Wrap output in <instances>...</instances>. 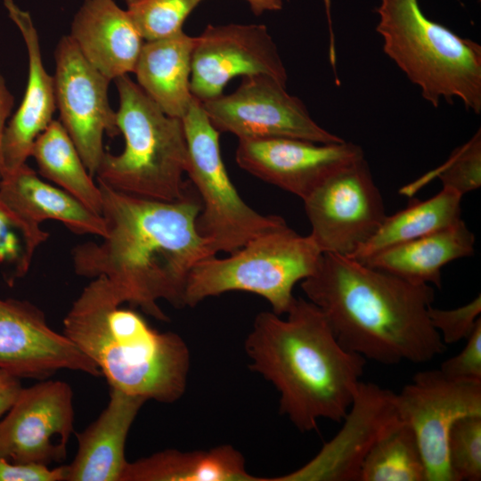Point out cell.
Here are the masks:
<instances>
[{
  "label": "cell",
  "mask_w": 481,
  "mask_h": 481,
  "mask_svg": "<svg viewBox=\"0 0 481 481\" xmlns=\"http://www.w3.org/2000/svg\"><path fill=\"white\" fill-rule=\"evenodd\" d=\"M106 235L72 250L74 271L94 279L104 276L121 301L167 322L159 306L164 299L184 307L192 269L216 256L197 229L201 200L188 189L176 201L153 200L126 194L97 181Z\"/></svg>",
  "instance_id": "6da1fadb"
},
{
  "label": "cell",
  "mask_w": 481,
  "mask_h": 481,
  "mask_svg": "<svg viewBox=\"0 0 481 481\" xmlns=\"http://www.w3.org/2000/svg\"><path fill=\"white\" fill-rule=\"evenodd\" d=\"M301 288L323 313L339 344L365 359L387 365L423 363L445 348L428 317L435 290L428 283L322 253Z\"/></svg>",
  "instance_id": "7a4b0ae2"
},
{
  "label": "cell",
  "mask_w": 481,
  "mask_h": 481,
  "mask_svg": "<svg viewBox=\"0 0 481 481\" xmlns=\"http://www.w3.org/2000/svg\"><path fill=\"white\" fill-rule=\"evenodd\" d=\"M286 314H257L244 343L249 368L273 385L281 413L300 431L315 429L320 419L341 422L366 359L339 344L323 313L308 299L295 298Z\"/></svg>",
  "instance_id": "3957f363"
},
{
  "label": "cell",
  "mask_w": 481,
  "mask_h": 481,
  "mask_svg": "<svg viewBox=\"0 0 481 481\" xmlns=\"http://www.w3.org/2000/svg\"><path fill=\"white\" fill-rule=\"evenodd\" d=\"M122 305L107 278L91 279L65 315L63 334L96 363L110 387L146 401H177L190 370L186 343Z\"/></svg>",
  "instance_id": "277c9868"
},
{
  "label": "cell",
  "mask_w": 481,
  "mask_h": 481,
  "mask_svg": "<svg viewBox=\"0 0 481 481\" xmlns=\"http://www.w3.org/2000/svg\"><path fill=\"white\" fill-rule=\"evenodd\" d=\"M376 30L384 53L434 107L459 99L481 112V45L429 20L418 0H379Z\"/></svg>",
  "instance_id": "5b68a950"
},
{
  "label": "cell",
  "mask_w": 481,
  "mask_h": 481,
  "mask_svg": "<svg viewBox=\"0 0 481 481\" xmlns=\"http://www.w3.org/2000/svg\"><path fill=\"white\" fill-rule=\"evenodd\" d=\"M118 126L125 140L119 154L105 151L97 181L139 198L176 201L186 193L183 176L188 149L181 118L170 117L128 75L115 80Z\"/></svg>",
  "instance_id": "8992f818"
},
{
  "label": "cell",
  "mask_w": 481,
  "mask_h": 481,
  "mask_svg": "<svg viewBox=\"0 0 481 481\" xmlns=\"http://www.w3.org/2000/svg\"><path fill=\"white\" fill-rule=\"evenodd\" d=\"M322 254L309 235L298 234L285 223L224 258L213 256L200 261L189 274L184 306L225 292L244 291L264 298L281 316L295 298L294 286L314 273Z\"/></svg>",
  "instance_id": "52a82bcc"
},
{
  "label": "cell",
  "mask_w": 481,
  "mask_h": 481,
  "mask_svg": "<svg viewBox=\"0 0 481 481\" xmlns=\"http://www.w3.org/2000/svg\"><path fill=\"white\" fill-rule=\"evenodd\" d=\"M181 119L188 149L186 174L202 205L197 229L213 250L233 253L252 239L284 224L281 216H264L239 195L222 159L220 133L198 99L193 97Z\"/></svg>",
  "instance_id": "ba28073f"
},
{
  "label": "cell",
  "mask_w": 481,
  "mask_h": 481,
  "mask_svg": "<svg viewBox=\"0 0 481 481\" xmlns=\"http://www.w3.org/2000/svg\"><path fill=\"white\" fill-rule=\"evenodd\" d=\"M219 132L241 139L289 137L319 143L344 142L310 116L304 102L286 85L264 74L242 77L232 94L200 102Z\"/></svg>",
  "instance_id": "9c48e42d"
},
{
  "label": "cell",
  "mask_w": 481,
  "mask_h": 481,
  "mask_svg": "<svg viewBox=\"0 0 481 481\" xmlns=\"http://www.w3.org/2000/svg\"><path fill=\"white\" fill-rule=\"evenodd\" d=\"M303 201L309 236L322 253L352 256L387 216L364 158L336 172Z\"/></svg>",
  "instance_id": "30bf717a"
},
{
  "label": "cell",
  "mask_w": 481,
  "mask_h": 481,
  "mask_svg": "<svg viewBox=\"0 0 481 481\" xmlns=\"http://www.w3.org/2000/svg\"><path fill=\"white\" fill-rule=\"evenodd\" d=\"M401 420L413 430L426 467L427 481H454L448 437L460 418L481 415V383L448 379L440 370L417 372L396 394Z\"/></svg>",
  "instance_id": "8fae6325"
},
{
  "label": "cell",
  "mask_w": 481,
  "mask_h": 481,
  "mask_svg": "<svg viewBox=\"0 0 481 481\" xmlns=\"http://www.w3.org/2000/svg\"><path fill=\"white\" fill-rule=\"evenodd\" d=\"M56 110L86 167L96 175L105 153L103 136L120 134L110 107L111 82L83 56L72 38L63 36L54 50Z\"/></svg>",
  "instance_id": "7c38bea8"
},
{
  "label": "cell",
  "mask_w": 481,
  "mask_h": 481,
  "mask_svg": "<svg viewBox=\"0 0 481 481\" xmlns=\"http://www.w3.org/2000/svg\"><path fill=\"white\" fill-rule=\"evenodd\" d=\"M73 391L61 380L21 387L0 420V457L49 466L66 459L74 429Z\"/></svg>",
  "instance_id": "4fadbf2b"
},
{
  "label": "cell",
  "mask_w": 481,
  "mask_h": 481,
  "mask_svg": "<svg viewBox=\"0 0 481 481\" xmlns=\"http://www.w3.org/2000/svg\"><path fill=\"white\" fill-rule=\"evenodd\" d=\"M257 74L285 85L288 77L277 45L265 25H208L194 37L190 87L200 102L222 95L235 77Z\"/></svg>",
  "instance_id": "5bb4252c"
},
{
  "label": "cell",
  "mask_w": 481,
  "mask_h": 481,
  "mask_svg": "<svg viewBox=\"0 0 481 481\" xmlns=\"http://www.w3.org/2000/svg\"><path fill=\"white\" fill-rule=\"evenodd\" d=\"M0 370L20 379L44 380L61 370L102 376L91 358L48 325L40 308L12 298H0Z\"/></svg>",
  "instance_id": "9a60e30c"
},
{
  "label": "cell",
  "mask_w": 481,
  "mask_h": 481,
  "mask_svg": "<svg viewBox=\"0 0 481 481\" xmlns=\"http://www.w3.org/2000/svg\"><path fill=\"white\" fill-rule=\"evenodd\" d=\"M363 158V149L346 141L319 143L289 137L241 139L235 152L240 168L302 200Z\"/></svg>",
  "instance_id": "2e32d148"
},
{
  "label": "cell",
  "mask_w": 481,
  "mask_h": 481,
  "mask_svg": "<svg viewBox=\"0 0 481 481\" xmlns=\"http://www.w3.org/2000/svg\"><path fill=\"white\" fill-rule=\"evenodd\" d=\"M396 394L373 383L360 382L339 432L310 462L271 480H360L365 458L376 443L403 422Z\"/></svg>",
  "instance_id": "e0dca14e"
},
{
  "label": "cell",
  "mask_w": 481,
  "mask_h": 481,
  "mask_svg": "<svg viewBox=\"0 0 481 481\" xmlns=\"http://www.w3.org/2000/svg\"><path fill=\"white\" fill-rule=\"evenodd\" d=\"M4 4L22 36L29 64L22 101L4 134V159L9 171L27 163L36 139L53 120L56 101L53 76L44 66L38 33L29 12L12 0H4Z\"/></svg>",
  "instance_id": "ac0fdd59"
},
{
  "label": "cell",
  "mask_w": 481,
  "mask_h": 481,
  "mask_svg": "<svg viewBox=\"0 0 481 481\" xmlns=\"http://www.w3.org/2000/svg\"><path fill=\"white\" fill-rule=\"evenodd\" d=\"M0 200L9 207L42 241L48 232L40 228L45 220L62 223L76 234L102 238L106 225L102 216L62 189L41 180L27 163L6 171L0 178Z\"/></svg>",
  "instance_id": "d6986e66"
},
{
  "label": "cell",
  "mask_w": 481,
  "mask_h": 481,
  "mask_svg": "<svg viewBox=\"0 0 481 481\" xmlns=\"http://www.w3.org/2000/svg\"><path fill=\"white\" fill-rule=\"evenodd\" d=\"M83 56L110 80L135 71L144 39L113 0H86L69 35Z\"/></svg>",
  "instance_id": "ffe728a7"
},
{
  "label": "cell",
  "mask_w": 481,
  "mask_h": 481,
  "mask_svg": "<svg viewBox=\"0 0 481 481\" xmlns=\"http://www.w3.org/2000/svg\"><path fill=\"white\" fill-rule=\"evenodd\" d=\"M145 402L110 387L107 406L86 429L76 433L77 452L65 465V481H120L127 462L126 437Z\"/></svg>",
  "instance_id": "44dd1931"
},
{
  "label": "cell",
  "mask_w": 481,
  "mask_h": 481,
  "mask_svg": "<svg viewBox=\"0 0 481 481\" xmlns=\"http://www.w3.org/2000/svg\"><path fill=\"white\" fill-rule=\"evenodd\" d=\"M194 37L181 30L144 41L134 73L137 85L167 115L182 118L193 95L191 93Z\"/></svg>",
  "instance_id": "7402d4cb"
},
{
  "label": "cell",
  "mask_w": 481,
  "mask_h": 481,
  "mask_svg": "<svg viewBox=\"0 0 481 481\" xmlns=\"http://www.w3.org/2000/svg\"><path fill=\"white\" fill-rule=\"evenodd\" d=\"M474 234L461 219L423 237L384 249L363 263L418 283L441 288L442 268L474 253Z\"/></svg>",
  "instance_id": "603a6c76"
},
{
  "label": "cell",
  "mask_w": 481,
  "mask_h": 481,
  "mask_svg": "<svg viewBox=\"0 0 481 481\" xmlns=\"http://www.w3.org/2000/svg\"><path fill=\"white\" fill-rule=\"evenodd\" d=\"M261 481L247 472L241 453L229 444L208 451L166 449L126 462L120 481Z\"/></svg>",
  "instance_id": "cb8c5ba5"
},
{
  "label": "cell",
  "mask_w": 481,
  "mask_h": 481,
  "mask_svg": "<svg viewBox=\"0 0 481 481\" xmlns=\"http://www.w3.org/2000/svg\"><path fill=\"white\" fill-rule=\"evenodd\" d=\"M461 199L458 192L442 188L426 200L412 201L406 208L387 216L372 237L348 257L363 262L384 249L456 224L461 219Z\"/></svg>",
  "instance_id": "d4e9b609"
},
{
  "label": "cell",
  "mask_w": 481,
  "mask_h": 481,
  "mask_svg": "<svg viewBox=\"0 0 481 481\" xmlns=\"http://www.w3.org/2000/svg\"><path fill=\"white\" fill-rule=\"evenodd\" d=\"M30 157L35 159L41 175L94 213L102 214V197L99 185L93 181L74 143L59 120L53 119L37 136Z\"/></svg>",
  "instance_id": "484cf974"
},
{
  "label": "cell",
  "mask_w": 481,
  "mask_h": 481,
  "mask_svg": "<svg viewBox=\"0 0 481 481\" xmlns=\"http://www.w3.org/2000/svg\"><path fill=\"white\" fill-rule=\"evenodd\" d=\"M361 481H427L424 461L412 428L401 422L381 437L364 460Z\"/></svg>",
  "instance_id": "4316f807"
},
{
  "label": "cell",
  "mask_w": 481,
  "mask_h": 481,
  "mask_svg": "<svg viewBox=\"0 0 481 481\" xmlns=\"http://www.w3.org/2000/svg\"><path fill=\"white\" fill-rule=\"evenodd\" d=\"M438 177L443 188L451 189L461 196L481 185V130L462 145L454 149L448 159L438 168L416 183L404 186L401 193L412 195L423 183Z\"/></svg>",
  "instance_id": "83f0119b"
},
{
  "label": "cell",
  "mask_w": 481,
  "mask_h": 481,
  "mask_svg": "<svg viewBox=\"0 0 481 481\" xmlns=\"http://www.w3.org/2000/svg\"><path fill=\"white\" fill-rule=\"evenodd\" d=\"M202 0H125L126 12L144 41L166 37L183 25Z\"/></svg>",
  "instance_id": "f1b7e54d"
},
{
  "label": "cell",
  "mask_w": 481,
  "mask_h": 481,
  "mask_svg": "<svg viewBox=\"0 0 481 481\" xmlns=\"http://www.w3.org/2000/svg\"><path fill=\"white\" fill-rule=\"evenodd\" d=\"M42 243L22 219L0 200V265L8 269L4 279L9 286L27 274L34 253Z\"/></svg>",
  "instance_id": "f546056e"
},
{
  "label": "cell",
  "mask_w": 481,
  "mask_h": 481,
  "mask_svg": "<svg viewBox=\"0 0 481 481\" xmlns=\"http://www.w3.org/2000/svg\"><path fill=\"white\" fill-rule=\"evenodd\" d=\"M448 459L454 481L481 479V415L462 417L453 423Z\"/></svg>",
  "instance_id": "4dcf8cb0"
},
{
  "label": "cell",
  "mask_w": 481,
  "mask_h": 481,
  "mask_svg": "<svg viewBox=\"0 0 481 481\" xmlns=\"http://www.w3.org/2000/svg\"><path fill=\"white\" fill-rule=\"evenodd\" d=\"M428 313L444 344L457 343L469 336L480 319L481 297L478 295L469 303L450 310L430 306Z\"/></svg>",
  "instance_id": "1f68e13d"
},
{
  "label": "cell",
  "mask_w": 481,
  "mask_h": 481,
  "mask_svg": "<svg viewBox=\"0 0 481 481\" xmlns=\"http://www.w3.org/2000/svg\"><path fill=\"white\" fill-rule=\"evenodd\" d=\"M466 339L464 348L443 362L439 370L453 380L481 383V318Z\"/></svg>",
  "instance_id": "d6a6232c"
},
{
  "label": "cell",
  "mask_w": 481,
  "mask_h": 481,
  "mask_svg": "<svg viewBox=\"0 0 481 481\" xmlns=\"http://www.w3.org/2000/svg\"><path fill=\"white\" fill-rule=\"evenodd\" d=\"M65 465L53 469L46 465L16 463L0 457V481H65Z\"/></svg>",
  "instance_id": "836d02e7"
},
{
  "label": "cell",
  "mask_w": 481,
  "mask_h": 481,
  "mask_svg": "<svg viewBox=\"0 0 481 481\" xmlns=\"http://www.w3.org/2000/svg\"><path fill=\"white\" fill-rule=\"evenodd\" d=\"M14 106V97L7 87L6 82L0 72V178L6 172L3 153L4 134Z\"/></svg>",
  "instance_id": "e575fe53"
},
{
  "label": "cell",
  "mask_w": 481,
  "mask_h": 481,
  "mask_svg": "<svg viewBox=\"0 0 481 481\" xmlns=\"http://www.w3.org/2000/svg\"><path fill=\"white\" fill-rule=\"evenodd\" d=\"M21 387L20 379L0 370V418L11 408Z\"/></svg>",
  "instance_id": "d590c367"
},
{
  "label": "cell",
  "mask_w": 481,
  "mask_h": 481,
  "mask_svg": "<svg viewBox=\"0 0 481 481\" xmlns=\"http://www.w3.org/2000/svg\"><path fill=\"white\" fill-rule=\"evenodd\" d=\"M256 15L266 11H280L282 8V0H246Z\"/></svg>",
  "instance_id": "8d00e7d4"
}]
</instances>
